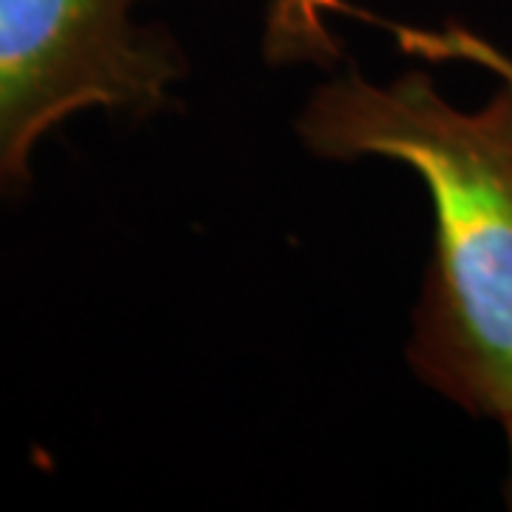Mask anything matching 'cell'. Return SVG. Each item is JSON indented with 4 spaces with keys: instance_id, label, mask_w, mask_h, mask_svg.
<instances>
[{
    "instance_id": "6da1fadb",
    "label": "cell",
    "mask_w": 512,
    "mask_h": 512,
    "mask_svg": "<svg viewBox=\"0 0 512 512\" xmlns=\"http://www.w3.org/2000/svg\"><path fill=\"white\" fill-rule=\"evenodd\" d=\"M299 137L325 160L410 165L430 191L433 262L407 359L473 416L512 424V92L453 109L427 74L390 86L359 74L313 94Z\"/></svg>"
},
{
    "instance_id": "7a4b0ae2",
    "label": "cell",
    "mask_w": 512,
    "mask_h": 512,
    "mask_svg": "<svg viewBox=\"0 0 512 512\" xmlns=\"http://www.w3.org/2000/svg\"><path fill=\"white\" fill-rule=\"evenodd\" d=\"M146 0H0V208L32 185L37 146L86 111L148 117L185 63L143 26Z\"/></svg>"
},
{
    "instance_id": "3957f363",
    "label": "cell",
    "mask_w": 512,
    "mask_h": 512,
    "mask_svg": "<svg viewBox=\"0 0 512 512\" xmlns=\"http://www.w3.org/2000/svg\"><path fill=\"white\" fill-rule=\"evenodd\" d=\"M384 29L396 37L399 49L407 55L427 57V60H464L493 72L512 92V57L504 55L490 40L464 26H444V29H416L404 23H387Z\"/></svg>"
},
{
    "instance_id": "277c9868",
    "label": "cell",
    "mask_w": 512,
    "mask_h": 512,
    "mask_svg": "<svg viewBox=\"0 0 512 512\" xmlns=\"http://www.w3.org/2000/svg\"><path fill=\"white\" fill-rule=\"evenodd\" d=\"M322 0H276L274 20H271V43L276 52H311L328 49V32L322 26Z\"/></svg>"
},
{
    "instance_id": "5b68a950",
    "label": "cell",
    "mask_w": 512,
    "mask_h": 512,
    "mask_svg": "<svg viewBox=\"0 0 512 512\" xmlns=\"http://www.w3.org/2000/svg\"><path fill=\"white\" fill-rule=\"evenodd\" d=\"M504 433H507V447H510V481H507V504L512 507V424L504 427Z\"/></svg>"
}]
</instances>
